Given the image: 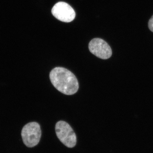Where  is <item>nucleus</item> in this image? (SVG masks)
I'll use <instances>...</instances> for the list:
<instances>
[{"label": "nucleus", "instance_id": "obj_6", "mask_svg": "<svg viewBox=\"0 0 153 153\" xmlns=\"http://www.w3.org/2000/svg\"><path fill=\"white\" fill-rule=\"evenodd\" d=\"M149 27L152 32H153V16L149 22Z\"/></svg>", "mask_w": 153, "mask_h": 153}, {"label": "nucleus", "instance_id": "obj_4", "mask_svg": "<svg viewBox=\"0 0 153 153\" xmlns=\"http://www.w3.org/2000/svg\"><path fill=\"white\" fill-rule=\"evenodd\" d=\"M88 48L92 54L103 60L108 59L112 55V50L109 45L100 38L92 39L89 42Z\"/></svg>", "mask_w": 153, "mask_h": 153}, {"label": "nucleus", "instance_id": "obj_1", "mask_svg": "<svg viewBox=\"0 0 153 153\" xmlns=\"http://www.w3.org/2000/svg\"><path fill=\"white\" fill-rule=\"evenodd\" d=\"M49 77L54 87L61 93L70 95L77 92L79 83L75 75L63 67L53 68L50 72Z\"/></svg>", "mask_w": 153, "mask_h": 153}, {"label": "nucleus", "instance_id": "obj_3", "mask_svg": "<svg viewBox=\"0 0 153 153\" xmlns=\"http://www.w3.org/2000/svg\"><path fill=\"white\" fill-rule=\"evenodd\" d=\"M57 137L63 144L68 148H73L76 142V135L71 126L66 122L60 121L55 126Z\"/></svg>", "mask_w": 153, "mask_h": 153}, {"label": "nucleus", "instance_id": "obj_5", "mask_svg": "<svg viewBox=\"0 0 153 153\" xmlns=\"http://www.w3.org/2000/svg\"><path fill=\"white\" fill-rule=\"evenodd\" d=\"M52 13L55 18L62 22H72L75 17L74 9L67 3L60 2L52 8Z\"/></svg>", "mask_w": 153, "mask_h": 153}, {"label": "nucleus", "instance_id": "obj_2", "mask_svg": "<svg viewBox=\"0 0 153 153\" xmlns=\"http://www.w3.org/2000/svg\"><path fill=\"white\" fill-rule=\"evenodd\" d=\"M41 135L40 125L31 122L24 126L22 131L23 142L28 147L32 148L38 144Z\"/></svg>", "mask_w": 153, "mask_h": 153}]
</instances>
